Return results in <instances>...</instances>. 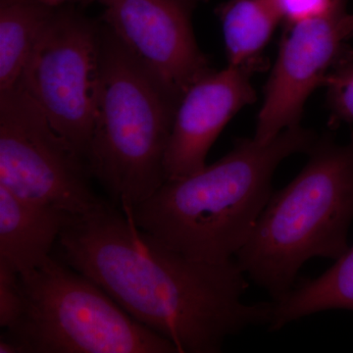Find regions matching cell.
I'll use <instances>...</instances> for the list:
<instances>
[{"mask_svg":"<svg viewBox=\"0 0 353 353\" xmlns=\"http://www.w3.org/2000/svg\"><path fill=\"white\" fill-rule=\"evenodd\" d=\"M90 179L87 161L19 85L0 92L1 187L20 199L79 216L103 201Z\"/></svg>","mask_w":353,"mask_h":353,"instance_id":"52a82bcc","label":"cell"},{"mask_svg":"<svg viewBox=\"0 0 353 353\" xmlns=\"http://www.w3.org/2000/svg\"><path fill=\"white\" fill-rule=\"evenodd\" d=\"M347 12L289 26L265 90L253 139L266 143L299 126L305 102L336 66L353 58L343 18Z\"/></svg>","mask_w":353,"mask_h":353,"instance_id":"9c48e42d","label":"cell"},{"mask_svg":"<svg viewBox=\"0 0 353 353\" xmlns=\"http://www.w3.org/2000/svg\"><path fill=\"white\" fill-rule=\"evenodd\" d=\"M57 6L48 0H0V92L19 82L34 44Z\"/></svg>","mask_w":353,"mask_h":353,"instance_id":"5bb4252c","label":"cell"},{"mask_svg":"<svg viewBox=\"0 0 353 353\" xmlns=\"http://www.w3.org/2000/svg\"><path fill=\"white\" fill-rule=\"evenodd\" d=\"M179 102L101 19L87 163L116 205L134 208L166 181L165 155Z\"/></svg>","mask_w":353,"mask_h":353,"instance_id":"277c9868","label":"cell"},{"mask_svg":"<svg viewBox=\"0 0 353 353\" xmlns=\"http://www.w3.org/2000/svg\"><path fill=\"white\" fill-rule=\"evenodd\" d=\"M57 243L64 263L178 353H219L228 339L250 327H268L273 317L274 301L241 299L248 276L236 259H189L137 226L112 201L72 216Z\"/></svg>","mask_w":353,"mask_h":353,"instance_id":"6da1fadb","label":"cell"},{"mask_svg":"<svg viewBox=\"0 0 353 353\" xmlns=\"http://www.w3.org/2000/svg\"><path fill=\"white\" fill-rule=\"evenodd\" d=\"M259 70L228 65L209 72L183 95L176 108L164 169L166 180L205 166L213 143L229 121L256 99L252 76Z\"/></svg>","mask_w":353,"mask_h":353,"instance_id":"30bf717a","label":"cell"},{"mask_svg":"<svg viewBox=\"0 0 353 353\" xmlns=\"http://www.w3.org/2000/svg\"><path fill=\"white\" fill-rule=\"evenodd\" d=\"M203 0H101V19L179 101L212 71L194 37L192 14Z\"/></svg>","mask_w":353,"mask_h":353,"instance_id":"ba28073f","label":"cell"},{"mask_svg":"<svg viewBox=\"0 0 353 353\" xmlns=\"http://www.w3.org/2000/svg\"><path fill=\"white\" fill-rule=\"evenodd\" d=\"M101 18L58 6L28 59L19 85L55 131L87 161L97 105Z\"/></svg>","mask_w":353,"mask_h":353,"instance_id":"8992f818","label":"cell"},{"mask_svg":"<svg viewBox=\"0 0 353 353\" xmlns=\"http://www.w3.org/2000/svg\"><path fill=\"white\" fill-rule=\"evenodd\" d=\"M23 308V294L17 272L0 263V326L11 328L20 317Z\"/></svg>","mask_w":353,"mask_h":353,"instance_id":"e0dca14e","label":"cell"},{"mask_svg":"<svg viewBox=\"0 0 353 353\" xmlns=\"http://www.w3.org/2000/svg\"><path fill=\"white\" fill-rule=\"evenodd\" d=\"M51 3L57 4V6H61V4H72V6H76L85 8V7L92 6L94 3H99L101 0H48ZM204 2L208 0H203Z\"/></svg>","mask_w":353,"mask_h":353,"instance_id":"ac0fdd59","label":"cell"},{"mask_svg":"<svg viewBox=\"0 0 353 353\" xmlns=\"http://www.w3.org/2000/svg\"><path fill=\"white\" fill-rule=\"evenodd\" d=\"M72 216L26 201L0 185V263L25 275L51 256Z\"/></svg>","mask_w":353,"mask_h":353,"instance_id":"8fae6325","label":"cell"},{"mask_svg":"<svg viewBox=\"0 0 353 353\" xmlns=\"http://www.w3.org/2000/svg\"><path fill=\"white\" fill-rule=\"evenodd\" d=\"M216 14L229 65L263 68L262 52L282 22L273 0H229Z\"/></svg>","mask_w":353,"mask_h":353,"instance_id":"7c38bea8","label":"cell"},{"mask_svg":"<svg viewBox=\"0 0 353 353\" xmlns=\"http://www.w3.org/2000/svg\"><path fill=\"white\" fill-rule=\"evenodd\" d=\"M20 282L22 312L1 336L18 353H178L99 285L52 256Z\"/></svg>","mask_w":353,"mask_h":353,"instance_id":"5b68a950","label":"cell"},{"mask_svg":"<svg viewBox=\"0 0 353 353\" xmlns=\"http://www.w3.org/2000/svg\"><path fill=\"white\" fill-rule=\"evenodd\" d=\"M308 161L273 192L236 260L245 275L278 303L296 285L309 259L347 252L353 220V132L345 145L318 138Z\"/></svg>","mask_w":353,"mask_h":353,"instance_id":"3957f363","label":"cell"},{"mask_svg":"<svg viewBox=\"0 0 353 353\" xmlns=\"http://www.w3.org/2000/svg\"><path fill=\"white\" fill-rule=\"evenodd\" d=\"M330 110L329 126L353 123V58L336 66L324 83Z\"/></svg>","mask_w":353,"mask_h":353,"instance_id":"9a60e30c","label":"cell"},{"mask_svg":"<svg viewBox=\"0 0 353 353\" xmlns=\"http://www.w3.org/2000/svg\"><path fill=\"white\" fill-rule=\"evenodd\" d=\"M274 303L270 332L323 311H353V246L319 277L301 281L282 301Z\"/></svg>","mask_w":353,"mask_h":353,"instance_id":"4fadbf2b","label":"cell"},{"mask_svg":"<svg viewBox=\"0 0 353 353\" xmlns=\"http://www.w3.org/2000/svg\"><path fill=\"white\" fill-rule=\"evenodd\" d=\"M288 26L345 12L347 0H273Z\"/></svg>","mask_w":353,"mask_h":353,"instance_id":"2e32d148","label":"cell"},{"mask_svg":"<svg viewBox=\"0 0 353 353\" xmlns=\"http://www.w3.org/2000/svg\"><path fill=\"white\" fill-rule=\"evenodd\" d=\"M318 137L299 126L269 143L240 139L214 163L169 179L145 201L124 208L137 226L189 259H234L273 194L274 173L285 158L307 153Z\"/></svg>","mask_w":353,"mask_h":353,"instance_id":"7a4b0ae2","label":"cell"}]
</instances>
